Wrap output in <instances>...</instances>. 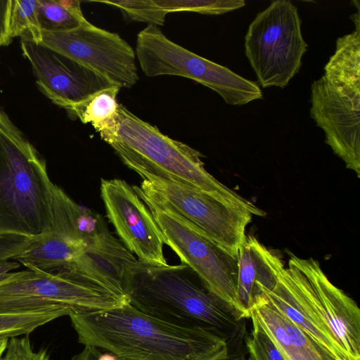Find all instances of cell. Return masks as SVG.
<instances>
[{
    "mask_svg": "<svg viewBox=\"0 0 360 360\" xmlns=\"http://www.w3.org/2000/svg\"><path fill=\"white\" fill-rule=\"evenodd\" d=\"M323 76L335 87L360 95V30L338 37Z\"/></svg>",
    "mask_w": 360,
    "mask_h": 360,
    "instance_id": "d6986e66",
    "label": "cell"
},
{
    "mask_svg": "<svg viewBox=\"0 0 360 360\" xmlns=\"http://www.w3.org/2000/svg\"><path fill=\"white\" fill-rule=\"evenodd\" d=\"M60 5L75 13H82L80 1L77 0H56Z\"/></svg>",
    "mask_w": 360,
    "mask_h": 360,
    "instance_id": "4dcf8cb0",
    "label": "cell"
},
{
    "mask_svg": "<svg viewBox=\"0 0 360 360\" xmlns=\"http://www.w3.org/2000/svg\"><path fill=\"white\" fill-rule=\"evenodd\" d=\"M250 316L255 318L284 360H342L279 312L265 295L256 298L250 310Z\"/></svg>",
    "mask_w": 360,
    "mask_h": 360,
    "instance_id": "e0dca14e",
    "label": "cell"
},
{
    "mask_svg": "<svg viewBox=\"0 0 360 360\" xmlns=\"http://www.w3.org/2000/svg\"><path fill=\"white\" fill-rule=\"evenodd\" d=\"M252 329L245 338L248 360H284L274 342L252 316Z\"/></svg>",
    "mask_w": 360,
    "mask_h": 360,
    "instance_id": "484cf974",
    "label": "cell"
},
{
    "mask_svg": "<svg viewBox=\"0 0 360 360\" xmlns=\"http://www.w3.org/2000/svg\"><path fill=\"white\" fill-rule=\"evenodd\" d=\"M120 87L112 85L98 91L75 105L70 117L90 124L105 142L115 132L120 103L117 97Z\"/></svg>",
    "mask_w": 360,
    "mask_h": 360,
    "instance_id": "ffe728a7",
    "label": "cell"
},
{
    "mask_svg": "<svg viewBox=\"0 0 360 360\" xmlns=\"http://www.w3.org/2000/svg\"><path fill=\"white\" fill-rule=\"evenodd\" d=\"M12 0H0V46L9 45L12 41L10 33V12Z\"/></svg>",
    "mask_w": 360,
    "mask_h": 360,
    "instance_id": "83f0119b",
    "label": "cell"
},
{
    "mask_svg": "<svg viewBox=\"0 0 360 360\" xmlns=\"http://www.w3.org/2000/svg\"><path fill=\"white\" fill-rule=\"evenodd\" d=\"M0 307L6 313H27L56 307L79 313L112 309L128 302L89 282L58 273L37 270L15 272L0 285Z\"/></svg>",
    "mask_w": 360,
    "mask_h": 360,
    "instance_id": "30bf717a",
    "label": "cell"
},
{
    "mask_svg": "<svg viewBox=\"0 0 360 360\" xmlns=\"http://www.w3.org/2000/svg\"><path fill=\"white\" fill-rule=\"evenodd\" d=\"M168 14L193 12L205 15H221L245 6L243 0H155Z\"/></svg>",
    "mask_w": 360,
    "mask_h": 360,
    "instance_id": "cb8c5ba5",
    "label": "cell"
},
{
    "mask_svg": "<svg viewBox=\"0 0 360 360\" xmlns=\"http://www.w3.org/2000/svg\"><path fill=\"white\" fill-rule=\"evenodd\" d=\"M69 311L60 307L37 312L0 314V338L29 335L38 327L68 315Z\"/></svg>",
    "mask_w": 360,
    "mask_h": 360,
    "instance_id": "44dd1931",
    "label": "cell"
},
{
    "mask_svg": "<svg viewBox=\"0 0 360 360\" xmlns=\"http://www.w3.org/2000/svg\"><path fill=\"white\" fill-rule=\"evenodd\" d=\"M218 360H246V359H245L244 358H243L241 356H238L236 355L235 356L230 355L227 358L221 359H218Z\"/></svg>",
    "mask_w": 360,
    "mask_h": 360,
    "instance_id": "d6a6232c",
    "label": "cell"
},
{
    "mask_svg": "<svg viewBox=\"0 0 360 360\" xmlns=\"http://www.w3.org/2000/svg\"><path fill=\"white\" fill-rule=\"evenodd\" d=\"M135 53L147 77L175 75L194 80L217 92L231 105L263 98L256 82L174 43L157 26L148 25L139 32Z\"/></svg>",
    "mask_w": 360,
    "mask_h": 360,
    "instance_id": "8992f818",
    "label": "cell"
},
{
    "mask_svg": "<svg viewBox=\"0 0 360 360\" xmlns=\"http://www.w3.org/2000/svg\"><path fill=\"white\" fill-rule=\"evenodd\" d=\"M51 191V232L81 251L109 232L101 214L81 207L54 184Z\"/></svg>",
    "mask_w": 360,
    "mask_h": 360,
    "instance_id": "ac0fdd59",
    "label": "cell"
},
{
    "mask_svg": "<svg viewBox=\"0 0 360 360\" xmlns=\"http://www.w3.org/2000/svg\"><path fill=\"white\" fill-rule=\"evenodd\" d=\"M119 8L129 20L146 22L148 25H163L167 13L155 0L97 1Z\"/></svg>",
    "mask_w": 360,
    "mask_h": 360,
    "instance_id": "d4e9b609",
    "label": "cell"
},
{
    "mask_svg": "<svg viewBox=\"0 0 360 360\" xmlns=\"http://www.w3.org/2000/svg\"><path fill=\"white\" fill-rule=\"evenodd\" d=\"M70 360H124L117 356L92 346H84L79 354L73 356Z\"/></svg>",
    "mask_w": 360,
    "mask_h": 360,
    "instance_id": "f1b7e54d",
    "label": "cell"
},
{
    "mask_svg": "<svg viewBox=\"0 0 360 360\" xmlns=\"http://www.w3.org/2000/svg\"><path fill=\"white\" fill-rule=\"evenodd\" d=\"M20 44L39 90L67 112L92 94L114 85L95 72L39 43L21 39Z\"/></svg>",
    "mask_w": 360,
    "mask_h": 360,
    "instance_id": "5bb4252c",
    "label": "cell"
},
{
    "mask_svg": "<svg viewBox=\"0 0 360 360\" xmlns=\"http://www.w3.org/2000/svg\"><path fill=\"white\" fill-rule=\"evenodd\" d=\"M124 292L138 310L170 324L206 330L228 342L240 332L241 320L185 264L154 266L138 260L127 273Z\"/></svg>",
    "mask_w": 360,
    "mask_h": 360,
    "instance_id": "3957f363",
    "label": "cell"
},
{
    "mask_svg": "<svg viewBox=\"0 0 360 360\" xmlns=\"http://www.w3.org/2000/svg\"><path fill=\"white\" fill-rule=\"evenodd\" d=\"M37 0H12L10 12V33L13 39L37 42L40 36L37 14Z\"/></svg>",
    "mask_w": 360,
    "mask_h": 360,
    "instance_id": "603a6c76",
    "label": "cell"
},
{
    "mask_svg": "<svg viewBox=\"0 0 360 360\" xmlns=\"http://www.w3.org/2000/svg\"><path fill=\"white\" fill-rule=\"evenodd\" d=\"M20 266V264L16 262L8 260H0V285L10 281L15 275V272H11Z\"/></svg>",
    "mask_w": 360,
    "mask_h": 360,
    "instance_id": "f546056e",
    "label": "cell"
},
{
    "mask_svg": "<svg viewBox=\"0 0 360 360\" xmlns=\"http://www.w3.org/2000/svg\"><path fill=\"white\" fill-rule=\"evenodd\" d=\"M105 142L141 177L151 175L197 188L252 215H266L264 210L210 174L200 152L164 134L122 104H120L116 131Z\"/></svg>",
    "mask_w": 360,
    "mask_h": 360,
    "instance_id": "277c9868",
    "label": "cell"
},
{
    "mask_svg": "<svg viewBox=\"0 0 360 360\" xmlns=\"http://www.w3.org/2000/svg\"><path fill=\"white\" fill-rule=\"evenodd\" d=\"M37 14L39 30L49 32L69 31L87 21L83 13L71 12L56 0H37Z\"/></svg>",
    "mask_w": 360,
    "mask_h": 360,
    "instance_id": "7402d4cb",
    "label": "cell"
},
{
    "mask_svg": "<svg viewBox=\"0 0 360 360\" xmlns=\"http://www.w3.org/2000/svg\"><path fill=\"white\" fill-rule=\"evenodd\" d=\"M52 184L44 160L0 107V234L48 233Z\"/></svg>",
    "mask_w": 360,
    "mask_h": 360,
    "instance_id": "5b68a950",
    "label": "cell"
},
{
    "mask_svg": "<svg viewBox=\"0 0 360 360\" xmlns=\"http://www.w3.org/2000/svg\"><path fill=\"white\" fill-rule=\"evenodd\" d=\"M269 303L342 360H360V310L313 258L290 254L288 267L264 293Z\"/></svg>",
    "mask_w": 360,
    "mask_h": 360,
    "instance_id": "7a4b0ae2",
    "label": "cell"
},
{
    "mask_svg": "<svg viewBox=\"0 0 360 360\" xmlns=\"http://www.w3.org/2000/svg\"><path fill=\"white\" fill-rule=\"evenodd\" d=\"M15 336L9 338L5 355L1 360H49L46 349L37 352L32 350L29 335L22 338Z\"/></svg>",
    "mask_w": 360,
    "mask_h": 360,
    "instance_id": "4316f807",
    "label": "cell"
},
{
    "mask_svg": "<svg viewBox=\"0 0 360 360\" xmlns=\"http://www.w3.org/2000/svg\"><path fill=\"white\" fill-rule=\"evenodd\" d=\"M9 338H0V360L3 357V354L5 353Z\"/></svg>",
    "mask_w": 360,
    "mask_h": 360,
    "instance_id": "1f68e13d",
    "label": "cell"
},
{
    "mask_svg": "<svg viewBox=\"0 0 360 360\" xmlns=\"http://www.w3.org/2000/svg\"><path fill=\"white\" fill-rule=\"evenodd\" d=\"M167 244L198 276L206 288L242 320L237 300L238 261L202 230L172 210L141 199Z\"/></svg>",
    "mask_w": 360,
    "mask_h": 360,
    "instance_id": "9c48e42d",
    "label": "cell"
},
{
    "mask_svg": "<svg viewBox=\"0 0 360 360\" xmlns=\"http://www.w3.org/2000/svg\"><path fill=\"white\" fill-rule=\"evenodd\" d=\"M39 43L72 59L120 88H131L139 77L134 49L118 34L88 20L73 30H40Z\"/></svg>",
    "mask_w": 360,
    "mask_h": 360,
    "instance_id": "8fae6325",
    "label": "cell"
},
{
    "mask_svg": "<svg viewBox=\"0 0 360 360\" xmlns=\"http://www.w3.org/2000/svg\"><path fill=\"white\" fill-rule=\"evenodd\" d=\"M310 115L326 143L360 176V95L342 91L323 75L311 85Z\"/></svg>",
    "mask_w": 360,
    "mask_h": 360,
    "instance_id": "4fadbf2b",
    "label": "cell"
},
{
    "mask_svg": "<svg viewBox=\"0 0 360 360\" xmlns=\"http://www.w3.org/2000/svg\"><path fill=\"white\" fill-rule=\"evenodd\" d=\"M140 186H133L140 197L169 209L202 230L234 257L245 241V229L252 214L230 205L203 191L151 175H144Z\"/></svg>",
    "mask_w": 360,
    "mask_h": 360,
    "instance_id": "ba28073f",
    "label": "cell"
},
{
    "mask_svg": "<svg viewBox=\"0 0 360 360\" xmlns=\"http://www.w3.org/2000/svg\"><path fill=\"white\" fill-rule=\"evenodd\" d=\"M237 261V300L245 319H249L255 300L274 287L285 263L279 253L251 234L246 235Z\"/></svg>",
    "mask_w": 360,
    "mask_h": 360,
    "instance_id": "2e32d148",
    "label": "cell"
},
{
    "mask_svg": "<svg viewBox=\"0 0 360 360\" xmlns=\"http://www.w3.org/2000/svg\"><path fill=\"white\" fill-rule=\"evenodd\" d=\"M301 24L289 0L272 1L250 24L245 53L263 88H285L299 72L308 47Z\"/></svg>",
    "mask_w": 360,
    "mask_h": 360,
    "instance_id": "52a82bcc",
    "label": "cell"
},
{
    "mask_svg": "<svg viewBox=\"0 0 360 360\" xmlns=\"http://www.w3.org/2000/svg\"><path fill=\"white\" fill-rule=\"evenodd\" d=\"M106 217L122 243L140 262L166 266L162 233L133 186L120 179L101 181Z\"/></svg>",
    "mask_w": 360,
    "mask_h": 360,
    "instance_id": "7c38bea8",
    "label": "cell"
},
{
    "mask_svg": "<svg viewBox=\"0 0 360 360\" xmlns=\"http://www.w3.org/2000/svg\"></svg>",
    "mask_w": 360,
    "mask_h": 360,
    "instance_id": "836d02e7",
    "label": "cell"
},
{
    "mask_svg": "<svg viewBox=\"0 0 360 360\" xmlns=\"http://www.w3.org/2000/svg\"><path fill=\"white\" fill-rule=\"evenodd\" d=\"M138 259L110 231L96 240L58 274L91 283L128 302L124 280Z\"/></svg>",
    "mask_w": 360,
    "mask_h": 360,
    "instance_id": "9a60e30c",
    "label": "cell"
},
{
    "mask_svg": "<svg viewBox=\"0 0 360 360\" xmlns=\"http://www.w3.org/2000/svg\"><path fill=\"white\" fill-rule=\"evenodd\" d=\"M68 316L78 341L124 360H218L231 354L228 342L203 329L186 328L147 315L129 302Z\"/></svg>",
    "mask_w": 360,
    "mask_h": 360,
    "instance_id": "6da1fadb",
    "label": "cell"
}]
</instances>
